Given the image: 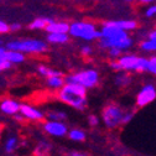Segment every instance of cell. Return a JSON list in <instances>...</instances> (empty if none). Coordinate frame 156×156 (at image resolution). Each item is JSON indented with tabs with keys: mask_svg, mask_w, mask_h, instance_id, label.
<instances>
[{
	"mask_svg": "<svg viewBox=\"0 0 156 156\" xmlns=\"http://www.w3.org/2000/svg\"><path fill=\"white\" fill-rule=\"evenodd\" d=\"M133 45L131 37L126 34V31L112 25L109 21L104 23L101 30L99 37V47L108 50L112 47H116L123 50L130 48Z\"/></svg>",
	"mask_w": 156,
	"mask_h": 156,
	"instance_id": "cell-1",
	"label": "cell"
},
{
	"mask_svg": "<svg viewBox=\"0 0 156 156\" xmlns=\"http://www.w3.org/2000/svg\"><path fill=\"white\" fill-rule=\"evenodd\" d=\"M57 97L61 102L78 110H83L87 107V88L78 83L65 82L62 88L58 89Z\"/></svg>",
	"mask_w": 156,
	"mask_h": 156,
	"instance_id": "cell-2",
	"label": "cell"
},
{
	"mask_svg": "<svg viewBox=\"0 0 156 156\" xmlns=\"http://www.w3.org/2000/svg\"><path fill=\"white\" fill-rule=\"evenodd\" d=\"M9 50H16L23 53H31V55H40L47 51V44L42 40L36 38H21V40H12L6 42L5 45Z\"/></svg>",
	"mask_w": 156,
	"mask_h": 156,
	"instance_id": "cell-3",
	"label": "cell"
},
{
	"mask_svg": "<svg viewBox=\"0 0 156 156\" xmlns=\"http://www.w3.org/2000/svg\"><path fill=\"white\" fill-rule=\"evenodd\" d=\"M68 35L72 37L82 38V40H86V41H93L95 38L101 37V31L97 30L92 23L77 21L69 25Z\"/></svg>",
	"mask_w": 156,
	"mask_h": 156,
	"instance_id": "cell-4",
	"label": "cell"
},
{
	"mask_svg": "<svg viewBox=\"0 0 156 156\" xmlns=\"http://www.w3.org/2000/svg\"><path fill=\"white\" fill-rule=\"evenodd\" d=\"M99 81V74L94 69H86L81 71L73 74H69L65 78V82H72V83H78L83 86L84 88H93L97 86Z\"/></svg>",
	"mask_w": 156,
	"mask_h": 156,
	"instance_id": "cell-5",
	"label": "cell"
},
{
	"mask_svg": "<svg viewBox=\"0 0 156 156\" xmlns=\"http://www.w3.org/2000/svg\"><path fill=\"white\" fill-rule=\"evenodd\" d=\"M123 115H124V112H123V109L119 105H116V104H109V105H107L103 109L102 119H103L104 124L108 128L114 129V128L119 126L122 124Z\"/></svg>",
	"mask_w": 156,
	"mask_h": 156,
	"instance_id": "cell-6",
	"label": "cell"
},
{
	"mask_svg": "<svg viewBox=\"0 0 156 156\" xmlns=\"http://www.w3.org/2000/svg\"><path fill=\"white\" fill-rule=\"evenodd\" d=\"M44 130L55 138H62V136L67 135L68 128L62 120H46L44 123Z\"/></svg>",
	"mask_w": 156,
	"mask_h": 156,
	"instance_id": "cell-7",
	"label": "cell"
},
{
	"mask_svg": "<svg viewBox=\"0 0 156 156\" xmlns=\"http://www.w3.org/2000/svg\"><path fill=\"white\" fill-rule=\"evenodd\" d=\"M156 99V88L152 84H146L144 86L140 92L136 95V105L143 108L146 107L147 104L152 103Z\"/></svg>",
	"mask_w": 156,
	"mask_h": 156,
	"instance_id": "cell-8",
	"label": "cell"
},
{
	"mask_svg": "<svg viewBox=\"0 0 156 156\" xmlns=\"http://www.w3.org/2000/svg\"><path fill=\"white\" fill-rule=\"evenodd\" d=\"M19 114H21L23 118L32 122H41L45 118V114L40 109H37L36 107L30 104H20Z\"/></svg>",
	"mask_w": 156,
	"mask_h": 156,
	"instance_id": "cell-9",
	"label": "cell"
},
{
	"mask_svg": "<svg viewBox=\"0 0 156 156\" xmlns=\"http://www.w3.org/2000/svg\"><path fill=\"white\" fill-rule=\"evenodd\" d=\"M138 56L135 55H124L119 56V60L116 61L119 65V71H134L138 61Z\"/></svg>",
	"mask_w": 156,
	"mask_h": 156,
	"instance_id": "cell-10",
	"label": "cell"
},
{
	"mask_svg": "<svg viewBox=\"0 0 156 156\" xmlns=\"http://www.w3.org/2000/svg\"><path fill=\"white\" fill-rule=\"evenodd\" d=\"M19 109H20V103L14 99L6 98L0 102V112L5 115H15L19 113Z\"/></svg>",
	"mask_w": 156,
	"mask_h": 156,
	"instance_id": "cell-11",
	"label": "cell"
},
{
	"mask_svg": "<svg viewBox=\"0 0 156 156\" xmlns=\"http://www.w3.org/2000/svg\"><path fill=\"white\" fill-rule=\"evenodd\" d=\"M47 42L50 44H57V45H61V44H66L69 40V35L68 32H47Z\"/></svg>",
	"mask_w": 156,
	"mask_h": 156,
	"instance_id": "cell-12",
	"label": "cell"
},
{
	"mask_svg": "<svg viewBox=\"0 0 156 156\" xmlns=\"http://www.w3.org/2000/svg\"><path fill=\"white\" fill-rule=\"evenodd\" d=\"M25 53L16 51V50H9L6 48V61H9L11 65H17L23 63L25 61Z\"/></svg>",
	"mask_w": 156,
	"mask_h": 156,
	"instance_id": "cell-13",
	"label": "cell"
},
{
	"mask_svg": "<svg viewBox=\"0 0 156 156\" xmlns=\"http://www.w3.org/2000/svg\"><path fill=\"white\" fill-rule=\"evenodd\" d=\"M69 25L67 23H62V21H50L47 24V26L45 27V30L47 32H68Z\"/></svg>",
	"mask_w": 156,
	"mask_h": 156,
	"instance_id": "cell-14",
	"label": "cell"
},
{
	"mask_svg": "<svg viewBox=\"0 0 156 156\" xmlns=\"http://www.w3.org/2000/svg\"><path fill=\"white\" fill-rule=\"evenodd\" d=\"M47 78V86L52 89H61L62 86L65 84V78L62 77V74H57V76H50V77H46Z\"/></svg>",
	"mask_w": 156,
	"mask_h": 156,
	"instance_id": "cell-15",
	"label": "cell"
},
{
	"mask_svg": "<svg viewBox=\"0 0 156 156\" xmlns=\"http://www.w3.org/2000/svg\"><path fill=\"white\" fill-rule=\"evenodd\" d=\"M112 25L119 27L124 31H130V30H135L136 26H138V24H136V21L134 20H113V21H109Z\"/></svg>",
	"mask_w": 156,
	"mask_h": 156,
	"instance_id": "cell-16",
	"label": "cell"
},
{
	"mask_svg": "<svg viewBox=\"0 0 156 156\" xmlns=\"http://www.w3.org/2000/svg\"><path fill=\"white\" fill-rule=\"evenodd\" d=\"M52 21V19H48V17H37L35 20H32L27 27L30 30H45V27L47 26V24Z\"/></svg>",
	"mask_w": 156,
	"mask_h": 156,
	"instance_id": "cell-17",
	"label": "cell"
},
{
	"mask_svg": "<svg viewBox=\"0 0 156 156\" xmlns=\"http://www.w3.org/2000/svg\"><path fill=\"white\" fill-rule=\"evenodd\" d=\"M19 147V139L16 136H9L4 143V151L6 154H11L14 151H16Z\"/></svg>",
	"mask_w": 156,
	"mask_h": 156,
	"instance_id": "cell-18",
	"label": "cell"
},
{
	"mask_svg": "<svg viewBox=\"0 0 156 156\" xmlns=\"http://www.w3.org/2000/svg\"><path fill=\"white\" fill-rule=\"evenodd\" d=\"M67 134H68V138L73 141H83L86 139V133L81 129H72Z\"/></svg>",
	"mask_w": 156,
	"mask_h": 156,
	"instance_id": "cell-19",
	"label": "cell"
},
{
	"mask_svg": "<svg viewBox=\"0 0 156 156\" xmlns=\"http://www.w3.org/2000/svg\"><path fill=\"white\" fill-rule=\"evenodd\" d=\"M46 116L48 120H62L63 122L67 118V114L61 110H48Z\"/></svg>",
	"mask_w": 156,
	"mask_h": 156,
	"instance_id": "cell-20",
	"label": "cell"
},
{
	"mask_svg": "<svg viewBox=\"0 0 156 156\" xmlns=\"http://www.w3.org/2000/svg\"><path fill=\"white\" fill-rule=\"evenodd\" d=\"M37 71H38V73H40L41 76H44V77H50V76H57V74H62L61 72H58L57 69L50 68V67H47V66H44V65L38 66V67H37Z\"/></svg>",
	"mask_w": 156,
	"mask_h": 156,
	"instance_id": "cell-21",
	"label": "cell"
},
{
	"mask_svg": "<svg viewBox=\"0 0 156 156\" xmlns=\"http://www.w3.org/2000/svg\"><path fill=\"white\" fill-rule=\"evenodd\" d=\"M140 48L143 51H146V52L156 51V40H154V38H149V40H146V41H143L140 44Z\"/></svg>",
	"mask_w": 156,
	"mask_h": 156,
	"instance_id": "cell-22",
	"label": "cell"
},
{
	"mask_svg": "<svg viewBox=\"0 0 156 156\" xmlns=\"http://www.w3.org/2000/svg\"><path fill=\"white\" fill-rule=\"evenodd\" d=\"M115 83L118 84L119 87H125V86H128L130 83V77L126 73H120V74L116 76Z\"/></svg>",
	"mask_w": 156,
	"mask_h": 156,
	"instance_id": "cell-23",
	"label": "cell"
},
{
	"mask_svg": "<svg viewBox=\"0 0 156 156\" xmlns=\"http://www.w3.org/2000/svg\"><path fill=\"white\" fill-rule=\"evenodd\" d=\"M134 71H136V72H145V71H147V58L139 57L138 61H136V66H135Z\"/></svg>",
	"mask_w": 156,
	"mask_h": 156,
	"instance_id": "cell-24",
	"label": "cell"
},
{
	"mask_svg": "<svg viewBox=\"0 0 156 156\" xmlns=\"http://www.w3.org/2000/svg\"><path fill=\"white\" fill-rule=\"evenodd\" d=\"M50 147H51V145H50L47 141H41L40 144L36 146L35 154H37V155H44V154H46V152L50 150Z\"/></svg>",
	"mask_w": 156,
	"mask_h": 156,
	"instance_id": "cell-25",
	"label": "cell"
},
{
	"mask_svg": "<svg viewBox=\"0 0 156 156\" xmlns=\"http://www.w3.org/2000/svg\"><path fill=\"white\" fill-rule=\"evenodd\" d=\"M147 71L156 76V56L147 60Z\"/></svg>",
	"mask_w": 156,
	"mask_h": 156,
	"instance_id": "cell-26",
	"label": "cell"
},
{
	"mask_svg": "<svg viewBox=\"0 0 156 156\" xmlns=\"http://www.w3.org/2000/svg\"><path fill=\"white\" fill-rule=\"evenodd\" d=\"M109 50V56L113 57V58H116L122 55V50L120 48H116V47H112V48H108Z\"/></svg>",
	"mask_w": 156,
	"mask_h": 156,
	"instance_id": "cell-27",
	"label": "cell"
},
{
	"mask_svg": "<svg viewBox=\"0 0 156 156\" xmlns=\"http://www.w3.org/2000/svg\"><path fill=\"white\" fill-rule=\"evenodd\" d=\"M11 67H12V65H11L9 61H6V60H4V61H0V72L6 71V69H10Z\"/></svg>",
	"mask_w": 156,
	"mask_h": 156,
	"instance_id": "cell-28",
	"label": "cell"
},
{
	"mask_svg": "<svg viewBox=\"0 0 156 156\" xmlns=\"http://www.w3.org/2000/svg\"><path fill=\"white\" fill-rule=\"evenodd\" d=\"M8 32H9V24L3 21V20H0V35L8 34Z\"/></svg>",
	"mask_w": 156,
	"mask_h": 156,
	"instance_id": "cell-29",
	"label": "cell"
},
{
	"mask_svg": "<svg viewBox=\"0 0 156 156\" xmlns=\"http://www.w3.org/2000/svg\"><path fill=\"white\" fill-rule=\"evenodd\" d=\"M88 124L90 125V126H97L99 124V119L97 118L95 115H89L88 116Z\"/></svg>",
	"mask_w": 156,
	"mask_h": 156,
	"instance_id": "cell-30",
	"label": "cell"
},
{
	"mask_svg": "<svg viewBox=\"0 0 156 156\" xmlns=\"http://www.w3.org/2000/svg\"><path fill=\"white\" fill-rule=\"evenodd\" d=\"M133 116H134V113H124L123 119H122V124H128V123H130L131 119H133Z\"/></svg>",
	"mask_w": 156,
	"mask_h": 156,
	"instance_id": "cell-31",
	"label": "cell"
},
{
	"mask_svg": "<svg viewBox=\"0 0 156 156\" xmlns=\"http://www.w3.org/2000/svg\"><path fill=\"white\" fill-rule=\"evenodd\" d=\"M145 15H146L147 17H152V16H156V4H155V5H152V6H150V8L146 10Z\"/></svg>",
	"mask_w": 156,
	"mask_h": 156,
	"instance_id": "cell-32",
	"label": "cell"
},
{
	"mask_svg": "<svg viewBox=\"0 0 156 156\" xmlns=\"http://www.w3.org/2000/svg\"><path fill=\"white\" fill-rule=\"evenodd\" d=\"M19 30H21V24L19 23H12V24H9V31H12V32H16Z\"/></svg>",
	"mask_w": 156,
	"mask_h": 156,
	"instance_id": "cell-33",
	"label": "cell"
},
{
	"mask_svg": "<svg viewBox=\"0 0 156 156\" xmlns=\"http://www.w3.org/2000/svg\"><path fill=\"white\" fill-rule=\"evenodd\" d=\"M81 52H82V55H83V56H89V55H92V47H90V46H88V45H86V46H83V47H82Z\"/></svg>",
	"mask_w": 156,
	"mask_h": 156,
	"instance_id": "cell-34",
	"label": "cell"
},
{
	"mask_svg": "<svg viewBox=\"0 0 156 156\" xmlns=\"http://www.w3.org/2000/svg\"><path fill=\"white\" fill-rule=\"evenodd\" d=\"M6 60V47L0 46V61Z\"/></svg>",
	"mask_w": 156,
	"mask_h": 156,
	"instance_id": "cell-35",
	"label": "cell"
},
{
	"mask_svg": "<svg viewBox=\"0 0 156 156\" xmlns=\"http://www.w3.org/2000/svg\"><path fill=\"white\" fill-rule=\"evenodd\" d=\"M110 67H112L113 69H115V71H119V65H118V62H116V61L110 62Z\"/></svg>",
	"mask_w": 156,
	"mask_h": 156,
	"instance_id": "cell-36",
	"label": "cell"
},
{
	"mask_svg": "<svg viewBox=\"0 0 156 156\" xmlns=\"http://www.w3.org/2000/svg\"><path fill=\"white\" fill-rule=\"evenodd\" d=\"M140 3H143V4H149V3H154L155 0H139Z\"/></svg>",
	"mask_w": 156,
	"mask_h": 156,
	"instance_id": "cell-37",
	"label": "cell"
},
{
	"mask_svg": "<svg viewBox=\"0 0 156 156\" xmlns=\"http://www.w3.org/2000/svg\"><path fill=\"white\" fill-rule=\"evenodd\" d=\"M71 155H82L81 152H71Z\"/></svg>",
	"mask_w": 156,
	"mask_h": 156,
	"instance_id": "cell-38",
	"label": "cell"
},
{
	"mask_svg": "<svg viewBox=\"0 0 156 156\" xmlns=\"http://www.w3.org/2000/svg\"><path fill=\"white\" fill-rule=\"evenodd\" d=\"M125 2H128V3H131V2H133V0H125Z\"/></svg>",
	"mask_w": 156,
	"mask_h": 156,
	"instance_id": "cell-39",
	"label": "cell"
},
{
	"mask_svg": "<svg viewBox=\"0 0 156 156\" xmlns=\"http://www.w3.org/2000/svg\"><path fill=\"white\" fill-rule=\"evenodd\" d=\"M0 46H3V41L2 40H0Z\"/></svg>",
	"mask_w": 156,
	"mask_h": 156,
	"instance_id": "cell-40",
	"label": "cell"
}]
</instances>
